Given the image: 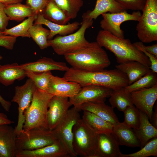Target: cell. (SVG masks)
Segmentation results:
<instances>
[{
  "instance_id": "22",
  "label": "cell",
  "mask_w": 157,
  "mask_h": 157,
  "mask_svg": "<svg viewBox=\"0 0 157 157\" xmlns=\"http://www.w3.org/2000/svg\"><path fill=\"white\" fill-rule=\"evenodd\" d=\"M113 133L120 145L135 147H141L140 142L134 131L123 122L114 126Z\"/></svg>"
},
{
  "instance_id": "41",
  "label": "cell",
  "mask_w": 157,
  "mask_h": 157,
  "mask_svg": "<svg viewBox=\"0 0 157 157\" xmlns=\"http://www.w3.org/2000/svg\"><path fill=\"white\" fill-rule=\"evenodd\" d=\"M17 38L9 35H0V46L8 49L12 50L16 42Z\"/></svg>"
},
{
  "instance_id": "43",
  "label": "cell",
  "mask_w": 157,
  "mask_h": 157,
  "mask_svg": "<svg viewBox=\"0 0 157 157\" xmlns=\"http://www.w3.org/2000/svg\"><path fill=\"white\" fill-rule=\"evenodd\" d=\"M140 44L146 51L151 54L157 58V44H155L151 45L145 46L143 42L140 41Z\"/></svg>"
},
{
  "instance_id": "42",
  "label": "cell",
  "mask_w": 157,
  "mask_h": 157,
  "mask_svg": "<svg viewBox=\"0 0 157 157\" xmlns=\"http://www.w3.org/2000/svg\"><path fill=\"white\" fill-rule=\"evenodd\" d=\"M5 6L4 4L0 3V30L1 32L6 28L10 20L5 12Z\"/></svg>"
},
{
  "instance_id": "13",
  "label": "cell",
  "mask_w": 157,
  "mask_h": 157,
  "mask_svg": "<svg viewBox=\"0 0 157 157\" xmlns=\"http://www.w3.org/2000/svg\"><path fill=\"white\" fill-rule=\"evenodd\" d=\"M130 94L133 105L145 113L150 121L154 105L157 99V84L151 87L132 92Z\"/></svg>"
},
{
  "instance_id": "6",
  "label": "cell",
  "mask_w": 157,
  "mask_h": 157,
  "mask_svg": "<svg viewBox=\"0 0 157 157\" xmlns=\"http://www.w3.org/2000/svg\"><path fill=\"white\" fill-rule=\"evenodd\" d=\"M72 146L76 154L82 157H97V134L82 119L73 127Z\"/></svg>"
},
{
  "instance_id": "35",
  "label": "cell",
  "mask_w": 157,
  "mask_h": 157,
  "mask_svg": "<svg viewBox=\"0 0 157 157\" xmlns=\"http://www.w3.org/2000/svg\"><path fill=\"white\" fill-rule=\"evenodd\" d=\"M26 74L32 80L37 88L47 92L50 79L53 75L51 71L42 72L26 71Z\"/></svg>"
},
{
  "instance_id": "44",
  "label": "cell",
  "mask_w": 157,
  "mask_h": 157,
  "mask_svg": "<svg viewBox=\"0 0 157 157\" xmlns=\"http://www.w3.org/2000/svg\"><path fill=\"white\" fill-rule=\"evenodd\" d=\"M0 104L6 111H9L11 105V102L5 99L0 95Z\"/></svg>"
},
{
  "instance_id": "38",
  "label": "cell",
  "mask_w": 157,
  "mask_h": 157,
  "mask_svg": "<svg viewBox=\"0 0 157 157\" xmlns=\"http://www.w3.org/2000/svg\"><path fill=\"white\" fill-rule=\"evenodd\" d=\"M125 10L142 11L147 0H115Z\"/></svg>"
},
{
  "instance_id": "11",
  "label": "cell",
  "mask_w": 157,
  "mask_h": 157,
  "mask_svg": "<svg viewBox=\"0 0 157 157\" xmlns=\"http://www.w3.org/2000/svg\"><path fill=\"white\" fill-rule=\"evenodd\" d=\"M141 15L139 11L130 14L126 10L117 13H104L101 15L103 19L100 22V26L102 30L115 36L124 38V31L120 28L121 24L128 21H138Z\"/></svg>"
},
{
  "instance_id": "12",
  "label": "cell",
  "mask_w": 157,
  "mask_h": 157,
  "mask_svg": "<svg viewBox=\"0 0 157 157\" xmlns=\"http://www.w3.org/2000/svg\"><path fill=\"white\" fill-rule=\"evenodd\" d=\"M111 90L99 85H87L82 87L78 94L69 100L72 105L78 109L84 103L104 102L106 99L109 97Z\"/></svg>"
},
{
  "instance_id": "14",
  "label": "cell",
  "mask_w": 157,
  "mask_h": 157,
  "mask_svg": "<svg viewBox=\"0 0 157 157\" xmlns=\"http://www.w3.org/2000/svg\"><path fill=\"white\" fill-rule=\"evenodd\" d=\"M69 98L53 96L49 104L47 119L49 130L52 131L58 124L72 106Z\"/></svg>"
},
{
  "instance_id": "8",
  "label": "cell",
  "mask_w": 157,
  "mask_h": 157,
  "mask_svg": "<svg viewBox=\"0 0 157 157\" xmlns=\"http://www.w3.org/2000/svg\"><path fill=\"white\" fill-rule=\"evenodd\" d=\"M57 141L52 131L49 129L39 128L28 131L23 129L17 135V151L36 149L51 144Z\"/></svg>"
},
{
  "instance_id": "10",
  "label": "cell",
  "mask_w": 157,
  "mask_h": 157,
  "mask_svg": "<svg viewBox=\"0 0 157 157\" xmlns=\"http://www.w3.org/2000/svg\"><path fill=\"white\" fill-rule=\"evenodd\" d=\"M35 87L29 78L23 85L15 87V94L11 101L16 103L18 105V122L15 128L17 135L23 130L25 120L24 112L30 105Z\"/></svg>"
},
{
  "instance_id": "17",
  "label": "cell",
  "mask_w": 157,
  "mask_h": 157,
  "mask_svg": "<svg viewBox=\"0 0 157 157\" xmlns=\"http://www.w3.org/2000/svg\"><path fill=\"white\" fill-rule=\"evenodd\" d=\"M61 143L57 141L53 144L32 150L17 151L15 157H70Z\"/></svg>"
},
{
  "instance_id": "25",
  "label": "cell",
  "mask_w": 157,
  "mask_h": 157,
  "mask_svg": "<svg viewBox=\"0 0 157 157\" xmlns=\"http://www.w3.org/2000/svg\"><path fill=\"white\" fill-rule=\"evenodd\" d=\"M26 76V71L16 63L0 65V83L6 86L11 85L16 80H22Z\"/></svg>"
},
{
  "instance_id": "3",
  "label": "cell",
  "mask_w": 157,
  "mask_h": 157,
  "mask_svg": "<svg viewBox=\"0 0 157 157\" xmlns=\"http://www.w3.org/2000/svg\"><path fill=\"white\" fill-rule=\"evenodd\" d=\"M64 56L72 67L87 71L101 70L110 64L106 52L96 41L90 42L86 47Z\"/></svg>"
},
{
  "instance_id": "16",
  "label": "cell",
  "mask_w": 157,
  "mask_h": 157,
  "mask_svg": "<svg viewBox=\"0 0 157 157\" xmlns=\"http://www.w3.org/2000/svg\"><path fill=\"white\" fill-rule=\"evenodd\" d=\"M10 124H0V157H15L17 135Z\"/></svg>"
},
{
  "instance_id": "29",
  "label": "cell",
  "mask_w": 157,
  "mask_h": 157,
  "mask_svg": "<svg viewBox=\"0 0 157 157\" xmlns=\"http://www.w3.org/2000/svg\"><path fill=\"white\" fill-rule=\"evenodd\" d=\"M4 10L10 20L18 22L34 15L28 6L21 3L5 5Z\"/></svg>"
},
{
  "instance_id": "48",
  "label": "cell",
  "mask_w": 157,
  "mask_h": 157,
  "mask_svg": "<svg viewBox=\"0 0 157 157\" xmlns=\"http://www.w3.org/2000/svg\"><path fill=\"white\" fill-rule=\"evenodd\" d=\"M3 58V57L0 55V60H1Z\"/></svg>"
},
{
  "instance_id": "18",
  "label": "cell",
  "mask_w": 157,
  "mask_h": 157,
  "mask_svg": "<svg viewBox=\"0 0 157 157\" xmlns=\"http://www.w3.org/2000/svg\"><path fill=\"white\" fill-rule=\"evenodd\" d=\"M97 157H120L122 153L113 133L97 134Z\"/></svg>"
},
{
  "instance_id": "47",
  "label": "cell",
  "mask_w": 157,
  "mask_h": 157,
  "mask_svg": "<svg viewBox=\"0 0 157 157\" xmlns=\"http://www.w3.org/2000/svg\"><path fill=\"white\" fill-rule=\"evenodd\" d=\"M23 0H0V3L5 5L21 3Z\"/></svg>"
},
{
  "instance_id": "1",
  "label": "cell",
  "mask_w": 157,
  "mask_h": 157,
  "mask_svg": "<svg viewBox=\"0 0 157 157\" xmlns=\"http://www.w3.org/2000/svg\"><path fill=\"white\" fill-rule=\"evenodd\" d=\"M63 77L77 83L81 87L95 85L114 90L129 85L126 75L116 69L90 72L72 67L66 71Z\"/></svg>"
},
{
  "instance_id": "20",
  "label": "cell",
  "mask_w": 157,
  "mask_h": 157,
  "mask_svg": "<svg viewBox=\"0 0 157 157\" xmlns=\"http://www.w3.org/2000/svg\"><path fill=\"white\" fill-rule=\"evenodd\" d=\"M78 109L92 113L113 126L119 122L114 108L104 102L84 103L80 106Z\"/></svg>"
},
{
  "instance_id": "40",
  "label": "cell",
  "mask_w": 157,
  "mask_h": 157,
  "mask_svg": "<svg viewBox=\"0 0 157 157\" xmlns=\"http://www.w3.org/2000/svg\"><path fill=\"white\" fill-rule=\"evenodd\" d=\"M133 44L137 48L142 52L149 58L151 63L149 69L153 72L157 73V58L144 49L140 44V41L134 43Z\"/></svg>"
},
{
  "instance_id": "26",
  "label": "cell",
  "mask_w": 157,
  "mask_h": 157,
  "mask_svg": "<svg viewBox=\"0 0 157 157\" xmlns=\"http://www.w3.org/2000/svg\"><path fill=\"white\" fill-rule=\"evenodd\" d=\"M116 69L125 74L130 85L144 75L149 68L137 61H132L119 64L115 66Z\"/></svg>"
},
{
  "instance_id": "46",
  "label": "cell",
  "mask_w": 157,
  "mask_h": 157,
  "mask_svg": "<svg viewBox=\"0 0 157 157\" xmlns=\"http://www.w3.org/2000/svg\"><path fill=\"white\" fill-rule=\"evenodd\" d=\"M154 110L153 111L151 116V121L152 125L157 129V107H155Z\"/></svg>"
},
{
  "instance_id": "45",
  "label": "cell",
  "mask_w": 157,
  "mask_h": 157,
  "mask_svg": "<svg viewBox=\"0 0 157 157\" xmlns=\"http://www.w3.org/2000/svg\"><path fill=\"white\" fill-rule=\"evenodd\" d=\"M14 122L13 121L9 119L5 114L0 112V124H10Z\"/></svg>"
},
{
  "instance_id": "7",
  "label": "cell",
  "mask_w": 157,
  "mask_h": 157,
  "mask_svg": "<svg viewBox=\"0 0 157 157\" xmlns=\"http://www.w3.org/2000/svg\"><path fill=\"white\" fill-rule=\"evenodd\" d=\"M136 26L141 42L149 43L157 40V0H147Z\"/></svg>"
},
{
  "instance_id": "19",
  "label": "cell",
  "mask_w": 157,
  "mask_h": 157,
  "mask_svg": "<svg viewBox=\"0 0 157 157\" xmlns=\"http://www.w3.org/2000/svg\"><path fill=\"white\" fill-rule=\"evenodd\" d=\"M19 66L20 68L25 71L35 72L53 70L66 72L69 68L65 63L56 61L47 57H43L36 61L27 63Z\"/></svg>"
},
{
  "instance_id": "28",
  "label": "cell",
  "mask_w": 157,
  "mask_h": 157,
  "mask_svg": "<svg viewBox=\"0 0 157 157\" xmlns=\"http://www.w3.org/2000/svg\"><path fill=\"white\" fill-rule=\"evenodd\" d=\"M109 97L111 106L120 111L123 112L127 107L133 105L130 94L126 92L124 88L112 90Z\"/></svg>"
},
{
  "instance_id": "5",
  "label": "cell",
  "mask_w": 157,
  "mask_h": 157,
  "mask_svg": "<svg viewBox=\"0 0 157 157\" xmlns=\"http://www.w3.org/2000/svg\"><path fill=\"white\" fill-rule=\"evenodd\" d=\"M81 26L75 32L65 36L58 35L48 40L49 47L59 55L64 56L86 47L90 42L85 37L86 30L93 23V20L82 15Z\"/></svg>"
},
{
  "instance_id": "30",
  "label": "cell",
  "mask_w": 157,
  "mask_h": 157,
  "mask_svg": "<svg viewBox=\"0 0 157 157\" xmlns=\"http://www.w3.org/2000/svg\"><path fill=\"white\" fill-rule=\"evenodd\" d=\"M42 15L46 19L60 24H66L71 19L53 0H50Z\"/></svg>"
},
{
  "instance_id": "2",
  "label": "cell",
  "mask_w": 157,
  "mask_h": 157,
  "mask_svg": "<svg viewBox=\"0 0 157 157\" xmlns=\"http://www.w3.org/2000/svg\"><path fill=\"white\" fill-rule=\"evenodd\" d=\"M96 41L113 53L119 64L137 61L149 68L150 66L149 58L128 39L117 37L102 30L99 32Z\"/></svg>"
},
{
  "instance_id": "34",
  "label": "cell",
  "mask_w": 157,
  "mask_h": 157,
  "mask_svg": "<svg viewBox=\"0 0 157 157\" xmlns=\"http://www.w3.org/2000/svg\"><path fill=\"white\" fill-rule=\"evenodd\" d=\"M57 6L70 18L76 17L83 5V0H53Z\"/></svg>"
},
{
  "instance_id": "32",
  "label": "cell",
  "mask_w": 157,
  "mask_h": 157,
  "mask_svg": "<svg viewBox=\"0 0 157 157\" xmlns=\"http://www.w3.org/2000/svg\"><path fill=\"white\" fill-rule=\"evenodd\" d=\"M37 16L33 15L28 17L19 24L11 28H6L2 33L3 35H9L17 38H30L28 30L33 24Z\"/></svg>"
},
{
  "instance_id": "24",
  "label": "cell",
  "mask_w": 157,
  "mask_h": 157,
  "mask_svg": "<svg viewBox=\"0 0 157 157\" xmlns=\"http://www.w3.org/2000/svg\"><path fill=\"white\" fill-rule=\"evenodd\" d=\"M134 130L140 142L141 148L150 140L157 137V129L150 122L147 115L140 111L139 125L137 129Z\"/></svg>"
},
{
  "instance_id": "39",
  "label": "cell",
  "mask_w": 157,
  "mask_h": 157,
  "mask_svg": "<svg viewBox=\"0 0 157 157\" xmlns=\"http://www.w3.org/2000/svg\"><path fill=\"white\" fill-rule=\"evenodd\" d=\"M50 0H26V4L31 9L34 15L42 14Z\"/></svg>"
},
{
  "instance_id": "9",
  "label": "cell",
  "mask_w": 157,
  "mask_h": 157,
  "mask_svg": "<svg viewBox=\"0 0 157 157\" xmlns=\"http://www.w3.org/2000/svg\"><path fill=\"white\" fill-rule=\"evenodd\" d=\"M79 110L73 107L53 130L54 135L66 150L70 157H76L72 146L74 126L81 119Z\"/></svg>"
},
{
  "instance_id": "33",
  "label": "cell",
  "mask_w": 157,
  "mask_h": 157,
  "mask_svg": "<svg viewBox=\"0 0 157 157\" xmlns=\"http://www.w3.org/2000/svg\"><path fill=\"white\" fill-rule=\"evenodd\" d=\"M50 32L49 30L44 28L40 24H33L28 30L30 38L42 50L49 47L48 37Z\"/></svg>"
},
{
  "instance_id": "49",
  "label": "cell",
  "mask_w": 157,
  "mask_h": 157,
  "mask_svg": "<svg viewBox=\"0 0 157 157\" xmlns=\"http://www.w3.org/2000/svg\"><path fill=\"white\" fill-rule=\"evenodd\" d=\"M3 35L2 33V32L0 30V35Z\"/></svg>"
},
{
  "instance_id": "36",
  "label": "cell",
  "mask_w": 157,
  "mask_h": 157,
  "mask_svg": "<svg viewBox=\"0 0 157 157\" xmlns=\"http://www.w3.org/2000/svg\"><path fill=\"white\" fill-rule=\"evenodd\" d=\"M151 156H157V137L150 140L139 151L128 154L122 153L120 157H147Z\"/></svg>"
},
{
  "instance_id": "37",
  "label": "cell",
  "mask_w": 157,
  "mask_h": 157,
  "mask_svg": "<svg viewBox=\"0 0 157 157\" xmlns=\"http://www.w3.org/2000/svg\"><path fill=\"white\" fill-rule=\"evenodd\" d=\"M123 112L124 117L123 124L134 130L137 129L139 124V110L133 105L127 107Z\"/></svg>"
},
{
  "instance_id": "15",
  "label": "cell",
  "mask_w": 157,
  "mask_h": 157,
  "mask_svg": "<svg viewBox=\"0 0 157 157\" xmlns=\"http://www.w3.org/2000/svg\"><path fill=\"white\" fill-rule=\"evenodd\" d=\"M81 88L77 83L69 81L63 77L52 75L47 92L53 96L69 99L75 96Z\"/></svg>"
},
{
  "instance_id": "27",
  "label": "cell",
  "mask_w": 157,
  "mask_h": 157,
  "mask_svg": "<svg viewBox=\"0 0 157 157\" xmlns=\"http://www.w3.org/2000/svg\"><path fill=\"white\" fill-rule=\"evenodd\" d=\"M125 10L115 0H97L94 9L92 11L88 10L83 15L95 20L104 13H117Z\"/></svg>"
},
{
  "instance_id": "23",
  "label": "cell",
  "mask_w": 157,
  "mask_h": 157,
  "mask_svg": "<svg viewBox=\"0 0 157 157\" xmlns=\"http://www.w3.org/2000/svg\"><path fill=\"white\" fill-rule=\"evenodd\" d=\"M82 119L87 126L97 134H109L113 132L114 126L94 114L83 111Z\"/></svg>"
},
{
  "instance_id": "21",
  "label": "cell",
  "mask_w": 157,
  "mask_h": 157,
  "mask_svg": "<svg viewBox=\"0 0 157 157\" xmlns=\"http://www.w3.org/2000/svg\"><path fill=\"white\" fill-rule=\"evenodd\" d=\"M34 24L44 25L49 28L50 32L48 37V40L53 39L56 35L65 36L73 33L78 29L81 25V23L76 21L65 25L56 24L46 19L42 14L38 16Z\"/></svg>"
},
{
  "instance_id": "31",
  "label": "cell",
  "mask_w": 157,
  "mask_h": 157,
  "mask_svg": "<svg viewBox=\"0 0 157 157\" xmlns=\"http://www.w3.org/2000/svg\"><path fill=\"white\" fill-rule=\"evenodd\" d=\"M157 73L150 69L142 77L124 87L125 91L130 94L132 92L141 89L152 87L157 84Z\"/></svg>"
},
{
  "instance_id": "4",
  "label": "cell",
  "mask_w": 157,
  "mask_h": 157,
  "mask_svg": "<svg viewBox=\"0 0 157 157\" xmlns=\"http://www.w3.org/2000/svg\"><path fill=\"white\" fill-rule=\"evenodd\" d=\"M53 96L35 87L30 105L24 112L25 120L23 130L28 131L34 128L49 130L47 112L49 102Z\"/></svg>"
}]
</instances>
